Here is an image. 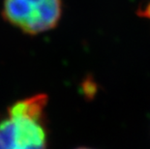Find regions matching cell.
<instances>
[{
	"label": "cell",
	"instance_id": "6da1fadb",
	"mask_svg": "<svg viewBox=\"0 0 150 149\" xmlns=\"http://www.w3.org/2000/svg\"><path fill=\"white\" fill-rule=\"evenodd\" d=\"M47 100L41 93L9 107L7 115L0 121V149H47Z\"/></svg>",
	"mask_w": 150,
	"mask_h": 149
},
{
	"label": "cell",
	"instance_id": "3957f363",
	"mask_svg": "<svg viewBox=\"0 0 150 149\" xmlns=\"http://www.w3.org/2000/svg\"><path fill=\"white\" fill-rule=\"evenodd\" d=\"M138 14H139V16H140V17L149 18V20H150V0L147 3H146L145 6L139 8Z\"/></svg>",
	"mask_w": 150,
	"mask_h": 149
},
{
	"label": "cell",
	"instance_id": "277c9868",
	"mask_svg": "<svg viewBox=\"0 0 150 149\" xmlns=\"http://www.w3.org/2000/svg\"><path fill=\"white\" fill-rule=\"evenodd\" d=\"M76 149H92V148H87V147H79V148H76Z\"/></svg>",
	"mask_w": 150,
	"mask_h": 149
},
{
	"label": "cell",
	"instance_id": "7a4b0ae2",
	"mask_svg": "<svg viewBox=\"0 0 150 149\" xmlns=\"http://www.w3.org/2000/svg\"><path fill=\"white\" fill-rule=\"evenodd\" d=\"M62 15L61 0H4L6 21L29 35L53 29Z\"/></svg>",
	"mask_w": 150,
	"mask_h": 149
}]
</instances>
